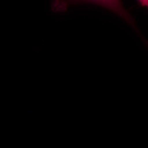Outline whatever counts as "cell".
Wrapping results in <instances>:
<instances>
[{"instance_id": "6da1fadb", "label": "cell", "mask_w": 148, "mask_h": 148, "mask_svg": "<svg viewBox=\"0 0 148 148\" xmlns=\"http://www.w3.org/2000/svg\"><path fill=\"white\" fill-rule=\"evenodd\" d=\"M77 1H88V2L95 3V4H98L107 9H109L112 12H115L121 17L124 18L125 21L130 24L132 26L136 27L134 20L131 18L130 14L123 7L121 0H77Z\"/></svg>"}, {"instance_id": "7a4b0ae2", "label": "cell", "mask_w": 148, "mask_h": 148, "mask_svg": "<svg viewBox=\"0 0 148 148\" xmlns=\"http://www.w3.org/2000/svg\"><path fill=\"white\" fill-rule=\"evenodd\" d=\"M138 2L142 6H147L148 5V0H138Z\"/></svg>"}]
</instances>
